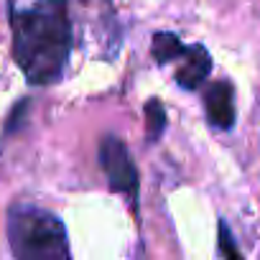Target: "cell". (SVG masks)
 Returning a JSON list of instances; mask_svg holds the SVG:
<instances>
[{
    "label": "cell",
    "mask_w": 260,
    "mask_h": 260,
    "mask_svg": "<svg viewBox=\"0 0 260 260\" xmlns=\"http://www.w3.org/2000/svg\"><path fill=\"white\" fill-rule=\"evenodd\" d=\"M13 59L31 84H54L72 49L67 0H8Z\"/></svg>",
    "instance_id": "obj_1"
},
{
    "label": "cell",
    "mask_w": 260,
    "mask_h": 260,
    "mask_svg": "<svg viewBox=\"0 0 260 260\" xmlns=\"http://www.w3.org/2000/svg\"><path fill=\"white\" fill-rule=\"evenodd\" d=\"M8 242L16 260H69V242L61 219L31 204L11 207Z\"/></svg>",
    "instance_id": "obj_2"
},
{
    "label": "cell",
    "mask_w": 260,
    "mask_h": 260,
    "mask_svg": "<svg viewBox=\"0 0 260 260\" xmlns=\"http://www.w3.org/2000/svg\"><path fill=\"white\" fill-rule=\"evenodd\" d=\"M100 164L107 174V181H110V189L117 191V194H125L130 202L138 199V169L130 158V151L127 146L115 138V136H107L102 138L100 143Z\"/></svg>",
    "instance_id": "obj_3"
},
{
    "label": "cell",
    "mask_w": 260,
    "mask_h": 260,
    "mask_svg": "<svg viewBox=\"0 0 260 260\" xmlns=\"http://www.w3.org/2000/svg\"><path fill=\"white\" fill-rule=\"evenodd\" d=\"M207 117L214 127L230 130L235 125V92L230 82H214L204 97Z\"/></svg>",
    "instance_id": "obj_4"
},
{
    "label": "cell",
    "mask_w": 260,
    "mask_h": 260,
    "mask_svg": "<svg viewBox=\"0 0 260 260\" xmlns=\"http://www.w3.org/2000/svg\"><path fill=\"white\" fill-rule=\"evenodd\" d=\"M212 72V59L207 54L204 46H186L184 51V64L179 67L176 72V82L184 87V89H199L202 82L209 77Z\"/></svg>",
    "instance_id": "obj_5"
},
{
    "label": "cell",
    "mask_w": 260,
    "mask_h": 260,
    "mask_svg": "<svg viewBox=\"0 0 260 260\" xmlns=\"http://www.w3.org/2000/svg\"><path fill=\"white\" fill-rule=\"evenodd\" d=\"M151 51H153L156 61L166 64V61H174V59L184 56L186 46H184L181 39L174 36V34H156V36H153V46H151Z\"/></svg>",
    "instance_id": "obj_6"
},
{
    "label": "cell",
    "mask_w": 260,
    "mask_h": 260,
    "mask_svg": "<svg viewBox=\"0 0 260 260\" xmlns=\"http://www.w3.org/2000/svg\"><path fill=\"white\" fill-rule=\"evenodd\" d=\"M146 133H148V141L156 143L161 136H164V130H166V110L161 105V100H148L146 107Z\"/></svg>",
    "instance_id": "obj_7"
},
{
    "label": "cell",
    "mask_w": 260,
    "mask_h": 260,
    "mask_svg": "<svg viewBox=\"0 0 260 260\" xmlns=\"http://www.w3.org/2000/svg\"><path fill=\"white\" fill-rule=\"evenodd\" d=\"M219 255H222V260H245L237 242H235V237H232V232H230V227L224 222H219Z\"/></svg>",
    "instance_id": "obj_8"
}]
</instances>
